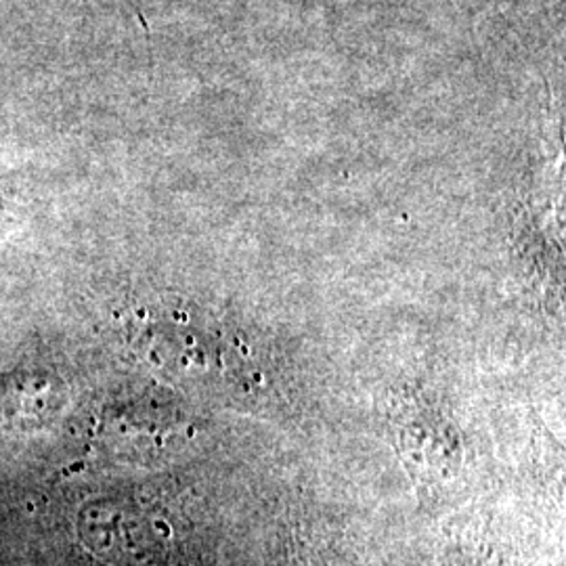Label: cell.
Returning a JSON list of instances; mask_svg holds the SVG:
<instances>
[{
  "instance_id": "6da1fadb",
  "label": "cell",
  "mask_w": 566,
  "mask_h": 566,
  "mask_svg": "<svg viewBox=\"0 0 566 566\" xmlns=\"http://www.w3.org/2000/svg\"><path fill=\"white\" fill-rule=\"evenodd\" d=\"M21 206L15 196H9L4 189H0V240L11 235L21 223Z\"/></svg>"
},
{
  "instance_id": "7a4b0ae2",
  "label": "cell",
  "mask_w": 566,
  "mask_h": 566,
  "mask_svg": "<svg viewBox=\"0 0 566 566\" xmlns=\"http://www.w3.org/2000/svg\"><path fill=\"white\" fill-rule=\"evenodd\" d=\"M130 2H133V4H135V7H137V0H130Z\"/></svg>"
}]
</instances>
